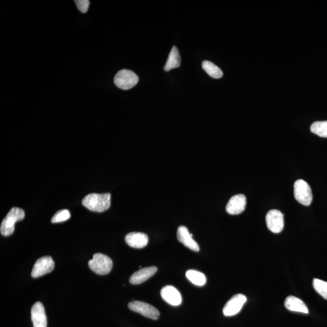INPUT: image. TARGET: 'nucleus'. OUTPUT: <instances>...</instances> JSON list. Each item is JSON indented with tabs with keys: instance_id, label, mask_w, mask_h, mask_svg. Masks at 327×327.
<instances>
[{
	"instance_id": "nucleus-21",
	"label": "nucleus",
	"mask_w": 327,
	"mask_h": 327,
	"mask_svg": "<svg viewBox=\"0 0 327 327\" xmlns=\"http://www.w3.org/2000/svg\"><path fill=\"white\" fill-rule=\"evenodd\" d=\"M313 287L318 293L324 299H327V282L322 280L314 279L313 280Z\"/></svg>"
},
{
	"instance_id": "nucleus-3",
	"label": "nucleus",
	"mask_w": 327,
	"mask_h": 327,
	"mask_svg": "<svg viewBox=\"0 0 327 327\" xmlns=\"http://www.w3.org/2000/svg\"><path fill=\"white\" fill-rule=\"evenodd\" d=\"M89 267L93 272L99 275H106L113 267L112 260L102 253H96L89 261Z\"/></svg>"
},
{
	"instance_id": "nucleus-23",
	"label": "nucleus",
	"mask_w": 327,
	"mask_h": 327,
	"mask_svg": "<svg viewBox=\"0 0 327 327\" xmlns=\"http://www.w3.org/2000/svg\"><path fill=\"white\" fill-rule=\"evenodd\" d=\"M77 8L82 13H86L89 10L90 2L89 0H76L75 2Z\"/></svg>"
},
{
	"instance_id": "nucleus-2",
	"label": "nucleus",
	"mask_w": 327,
	"mask_h": 327,
	"mask_svg": "<svg viewBox=\"0 0 327 327\" xmlns=\"http://www.w3.org/2000/svg\"><path fill=\"white\" fill-rule=\"evenodd\" d=\"M25 212L18 207H13L8 212L4 220L2 221L0 232L5 236H10L14 232V225L16 222L23 220L25 218Z\"/></svg>"
},
{
	"instance_id": "nucleus-14",
	"label": "nucleus",
	"mask_w": 327,
	"mask_h": 327,
	"mask_svg": "<svg viewBox=\"0 0 327 327\" xmlns=\"http://www.w3.org/2000/svg\"><path fill=\"white\" fill-rule=\"evenodd\" d=\"M125 240L131 247L143 249L148 243V236L144 233L132 232L125 236Z\"/></svg>"
},
{
	"instance_id": "nucleus-8",
	"label": "nucleus",
	"mask_w": 327,
	"mask_h": 327,
	"mask_svg": "<svg viewBox=\"0 0 327 327\" xmlns=\"http://www.w3.org/2000/svg\"><path fill=\"white\" fill-rule=\"evenodd\" d=\"M246 302L247 297L244 294H236L225 305L223 308L224 316L226 317L235 316L241 311V309Z\"/></svg>"
},
{
	"instance_id": "nucleus-16",
	"label": "nucleus",
	"mask_w": 327,
	"mask_h": 327,
	"mask_svg": "<svg viewBox=\"0 0 327 327\" xmlns=\"http://www.w3.org/2000/svg\"><path fill=\"white\" fill-rule=\"evenodd\" d=\"M285 306L289 311L303 314H308L309 310L301 299L294 296H288L285 299Z\"/></svg>"
},
{
	"instance_id": "nucleus-10",
	"label": "nucleus",
	"mask_w": 327,
	"mask_h": 327,
	"mask_svg": "<svg viewBox=\"0 0 327 327\" xmlns=\"http://www.w3.org/2000/svg\"><path fill=\"white\" fill-rule=\"evenodd\" d=\"M247 204L246 197L242 194L233 196L230 198L226 206V211L230 215L241 214L245 209Z\"/></svg>"
},
{
	"instance_id": "nucleus-18",
	"label": "nucleus",
	"mask_w": 327,
	"mask_h": 327,
	"mask_svg": "<svg viewBox=\"0 0 327 327\" xmlns=\"http://www.w3.org/2000/svg\"><path fill=\"white\" fill-rule=\"evenodd\" d=\"M186 276L189 281L193 284L197 286H203L206 283V277L205 275L200 271L189 270L187 271Z\"/></svg>"
},
{
	"instance_id": "nucleus-19",
	"label": "nucleus",
	"mask_w": 327,
	"mask_h": 327,
	"mask_svg": "<svg viewBox=\"0 0 327 327\" xmlns=\"http://www.w3.org/2000/svg\"><path fill=\"white\" fill-rule=\"evenodd\" d=\"M202 67L210 77L215 79H219L223 77V73L221 69L209 61H204Z\"/></svg>"
},
{
	"instance_id": "nucleus-6",
	"label": "nucleus",
	"mask_w": 327,
	"mask_h": 327,
	"mask_svg": "<svg viewBox=\"0 0 327 327\" xmlns=\"http://www.w3.org/2000/svg\"><path fill=\"white\" fill-rule=\"evenodd\" d=\"M128 307L129 308L130 310L141 314L142 316L150 318L151 319H158L160 316L158 309L147 303L141 301H133L128 303Z\"/></svg>"
},
{
	"instance_id": "nucleus-17",
	"label": "nucleus",
	"mask_w": 327,
	"mask_h": 327,
	"mask_svg": "<svg viewBox=\"0 0 327 327\" xmlns=\"http://www.w3.org/2000/svg\"><path fill=\"white\" fill-rule=\"evenodd\" d=\"M181 64V57L176 46L172 48L165 66V71L168 72L171 69L179 68Z\"/></svg>"
},
{
	"instance_id": "nucleus-4",
	"label": "nucleus",
	"mask_w": 327,
	"mask_h": 327,
	"mask_svg": "<svg viewBox=\"0 0 327 327\" xmlns=\"http://www.w3.org/2000/svg\"><path fill=\"white\" fill-rule=\"evenodd\" d=\"M139 81L138 76L130 70L122 69L119 71L114 78V83L118 88L129 90L135 87Z\"/></svg>"
},
{
	"instance_id": "nucleus-5",
	"label": "nucleus",
	"mask_w": 327,
	"mask_h": 327,
	"mask_svg": "<svg viewBox=\"0 0 327 327\" xmlns=\"http://www.w3.org/2000/svg\"><path fill=\"white\" fill-rule=\"evenodd\" d=\"M294 194L295 199L303 206L310 205L313 201L310 186L304 180H298L294 183Z\"/></svg>"
},
{
	"instance_id": "nucleus-22",
	"label": "nucleus",
	"mask_w": 327,
	"mask_h": 327,
	"mask_svg": "<svg viewBox=\"0 0 327 327\" xmlns=\"http://www.w3.org/2000/svg\"><path fill=\"white\" fill-rule=\"evenodd\" d=\"M70 218H71V214L68 210H61L54 215L51 222L52 223H61L68 220Z\"/></svg>"
},
{
	"instance_id": "nucleus-7",
	"label": "nucleus",
	"mask_w": 327,
	"mask_h": 327,
	"mask_svg": "<svg viewBox=\"0 0 327 327\" xmlns=\"http://www.w3.org/2000/svg\"><path fill=\"white\" fill-rule=\"evenodd\" d=\"M55 263L50 256H43L38 259L32 268L31 276L37 278L52 272L54 269Z\"/></svg>"
},
{
	"instance_id": "nucleus-13",
	"label": "nucleus",
	"mask_w": 327,
	"mask_h": 327,
	"mask_svg": "<svg viewBox=\"0 0 327 327\" xmlns=\"http://www.w3.org/2000/svg\"><path fill=\"white\" fill-rule=\"evenodd\" d=\"M31 320L34 327H47L46 315L42 303L37 302L32 306Z\"/></svg>"
},
{
	"instance_id": "nucleus-20",
	"label": "nucleus",
	"mask_w": 327,
	"mask_h": 327,
	"mask_svg": "<svg viewBox=\"0 0 327 327\" xmlns=\"http://www.w3.org/2000/svg\"><path fill=\"white\" fill-rule=\"evenodd\" d=\"M311 131L322 138H327V121L314 122L311 125Z\"/></svg>"
},
{
	"instance_id": "nucleus-12",
	"label": "nucleus",
	"mask_w": 327,
	"mask_h": 327,
	"mask_svg": "<svg viewBox=\"0 0 327 327\" xmlns=\"http://www.w3.org/2000/svg\"><path fill=\"white\" fill-rule=\"evenodd\" d=\"M160 295L166 303L172 306H178L182 302L180 292L173 286L167 285L162 289Z\"/></svg>"
},
{
	"instance_id": "nucleus-15",
	"label": "nucleus",
	"mask_w": 327,
	"mask_h": 327,
	"mask_svg": "<svg viewBox=\"0 0 327 327\" xmlns=\"http://www.w3.org/2000/svg\"><path fill=\"white\" fill-rule=\"evenodd\" d=\"M157 271V268L154 266L142 268L133 274L130 277L129 280L130 284L133 285L141 284L154 276Z\"/></svg>"
},
{
	"instance_id": "nucleus-1",
	"label": "nucleus",
	"mask_w": 327,
	"mask_h": 327,
	"mask_svg": "<svg viewBox=\"0 0 327 327\" xmlns=\"http://www.w3.org/2000/svg\"><path fill=\"white\" fill-rule=\"evenodd\" d=\"M111 195L106 194H90L86 196L82 201L83 205L91 211L103 212L110 207Z\"/></svg>"
},
{
	"instance_id": "nucleus-11",
	"label": "nucleus",
	"mask_w": 327,
	"mask_h": 327,
	"mask_svg": "<svg viewBox=\"0 0 327 327\" xmlns=\"http://www.w3.org/2000/svg\"><path fill=\"white\" fill-rule=\"evenodd\" d=\"M177 235L178 240L190 250L194 252L200 250L199 245L193 239V235L189 233L188 228L183 226L178 227Z\"/></svg>"
},
{
	"instance_id": "nucleus-9",
	"label": "nucleus",
	"mask_w": 327,
	"mask_h": 327,
	"mask_svg": "<svg viewBox=\"0 0 327 327\" xmlns=\"http://www.w3.org/2000/svg\"><path fill=\"white\" fill-rule=\"evenodd\" d=\"M268 229L274 233H281L284 227V215L278 210H271L266 215Z\"/></svg>"
}]
</instances>
